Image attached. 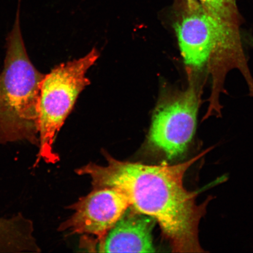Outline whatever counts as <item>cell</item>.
Segmentation results:
<instances>
[{
  "mask_svg": "<svg viewBox=\"0 0 253 253\" xmlns=\"http://www.w3.org/2000/svg\"><path fill=\"white\" fill-rule=\"evenodd\" d=\"M213 147L175 165L153 166L120 161L106 151L105 166L90 163L76 170L89 176L94 188H114L126 196L131 208L156 221L174 253L205 252L199 240V225L207 213L209 198L196 202L201 191L183 186L185 173Z\"/></svg>",
  "mask_w": 253,
  "mask_h": 253,
  "instance_id": "6da1fadb",
  "label": "cell"
},
{
  "mask_svg": "<svg viewBox=\"0 0 253 253\" xmlns=\"http://www.w3.org/2000/svg\"><path fill=\"white\" fill-rule=\"evenodd\" d=\"M20 2L0 73V144L26 141L39 147L41 88L45 75L27 54L20 28Z\"/></svg>",
  "mask_w": 253,
  "mask_h": 253,
  "instance_id": "7a4b0ae2",
  "label": "cell"
},
{
  "mask_svg": "<svg viewBox=\"0 0 253 253\" xmlns=\"http://www.w3.org/2000/svg\"><path fill=\"white\" fill-rule=\"evenodd\" d=\"M93 49L86 55L55 66L45 75L40 102L39 153L36 165L42 160L55 164L59 160L53 144L75 105L79 94L89 84L88 69L99 58Z\"/></svg>",
  "mask_w": 253,
  "mask_h": 253,
  "instance_id": "3957f363",
  "label": "cell"
},
{
  "mask_svg": "<svg viewBox=\"0 0 253 253\" xmlns=\"http://www.w3.org/2000/svg\"><path fill=\"white\" fill-rule=\"evenodd\" d=\"M175 29L183 61L195 72L240 47L238 27L218 21L197 0H183Z\"/></svg>",
  "mask_w": 253,
  "mask_h": 253,
  "instance_id": "277c9868",
  "label": "cell"
},
{
  "mask_svg": "<svg viewBox=\"0 0 253 253\" xmlns=\"http://www.w3.org/2000/svg\"><path fill=\"white\" fill-rule=\"evenodd\" d=\"M198 109L199 95L194 84L163 99L154 113L148 145L169 160L182 156L195 134Z\"/></svg>",
  "mask_w": 253,
  "mask_h": 253,
  "instance_id": "5b68a950",
  "label": "cell"
},
{
  "mask_svg": "<svg viewBox=\"0 0 253 253\" xmlns=\"http://www.w3.org/2000/svg\"><path fill=\"white\" fill-rule=\"evenodd\" d=\"M131 207L126 196L114 188H94L69 207L74 211L58 228L70 235H91L99 241V248L113 227Z\"/></svg>",
  "mask_w": 253,
  "mask_h": 253,
  "instance_id": "8992f818",
  "label": "cell"
},
{
  "mask_svg": "<svg viewBox=\"0 0 253 253\" xmlns=\"http://www.w3.org/2000/svg\"><path fill=\"white\" fill-rule=\"evenodd\" d=\"M153 218L129 207L100 247V252L154 253Z\"/></svg>",
  "mask_w": 253,
  "mask_h": 253,
  "instance_id": "52a82bcc",
  "label": "cell"
},
{
  "mask_svg": "<svg viewBox=\"0 0 253 253\" xmlns=\"http://www.w3.org/2000/svg\"><path fill=\"white\" fill-rule=\"evenodd\" d=\"M34 224L23 214L0 218V253L30 251L34 242Z\"/></svg>",
  "mask_w": 253,
  "mask_h": 253,
  "instance_id": "ba28073f",
  "label": "cell"
},
{
  "mask_svg": "<svg viewBox=\"0 0 253 253\" xmlns=\"http://www.w3.org/2000/svg\"><path fill=\"white\" fill-rule=\"evenodd\" d=\"M209 14L221 23L237 27L236 0H197Z\"/></svg>",
  "mask_w": 253,
  "mask_h": 253,
  "instance_id": "9c48e42d",
  "label": "cell"
}]
</instances>
